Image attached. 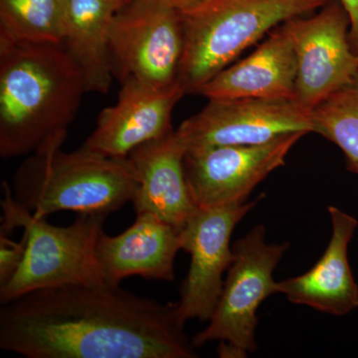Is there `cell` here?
Returning <instances> with one entry per match:
<instances>
[{
  "mask_svg": "<svg viewBox=\"0 0 358 358\" xmlns=\"http://www.w3.org/2000/svg\"><path fill=\"white\" fill-rule=\"evenodd\" d=\"M0 348L27 358H194L178 303L107 282L33 291L1 305Z\"/></svg>",
  "mask_w": 358,
  "mask_h": 358,
  "instance_id": "1",
  "label": "cell"
},
{
  "mask_svg": "<svg viewBox=\"0 0 358 358\" xmlns=\"http://www.w3.org/2000/svg\"><path fill=\"white\" fill-rule=\"evenodd\" d=\"M266 228L257 225L232 246L222 293L208 326L192 338L195 348L220 341L219 355L244 357L257 350V310L266 299L278 294L273 274L289 249L288 242L268 244Z\"/></svg>",
  "mask_w": 358,
  "mask_h": 358,
  "instance_id": "6",
  "label": "cell"
},
{
  "mask_svg": "<svg viewBox=\"0 0 358 358\" xmlns=\"http://www.w3.org/2000/svg\"><path fill=\"white\" fill-rule=\"evenodd\" d=\"M185 95L179 83L155 89L124 82L117 102L99 115L96 128L83 148L105 157L127 159L136 148L173 131V110Z\"/></svg>",
  "mask_w": 358,
  "mask_h": 358,
  "instance_id": "12",
  "label": "cell"
},
{
  "mask_svg": "<svg viewBox=\"0 0 358 358\" xmlns=\"http://www.w3.org/2000/svg\"><path fill=\"white\" fill-rule=\"evenodd\" d=\"M169 6L174 7L179 13L185 15L199 10L213 0H159Z\"/></svg>",
  "mask_w": 358,
  "mask_h": 358,
  "instance_id": "22",
  "label": "cell"
},
{
  "mask_svg": "<svg viewBox=\"0 0 358 358\" xmlns=\"http://www.w3.org/2000/svg\"><path fill=\"white\" fill-rule=\"evenodd\" d=\"M350 26L339 0H331L310 17L299 16L282 23L296 52L294 99L306 109L313 110L358 74Z\"/></svg>",
  "mask_w": 358,
  "mask_h": 358,
  "instance_id": "8",
  "label": "cell"
},
{
  "mask_svg": "<svg viewBox=\"0 0 358 358\" xmlns=\"http://www.w3.org/2000/svg\"><path fill=\"white\" fill-rule=\"evenodd\" d=\"M127 0H66L62 45L83 75L87 92L106 94L114 75L109 54L110 23Z\"/></svg>",
  "mask_w": 358,
  "mask_h": 358,
  "instance_id": "17",
  "label": "cell"
},
{
  "mask_svg": "<svg viewBox=\"0 0 358 358\" xmlns=\"http://www.w3.org/2000/svg\"><path fill=\"white\" fill-rule=\"evenodd\" d=\"M27 240L23 234L20 242L13 241L3 231L0 232V288L6 286L20 268L26 253Z\"/></svg>",
  "mask_w": 358,
  "mask_h": 358,
  "instance_id": "20",
  "label": "cell"
},
{
  "mask_svg": "<svg viewBox=\"0 0 358 358\" xmlns=\"http://www.w3.org/2000/svg\"><path fill=\"white\" fill-rule=\"evenodd\" d=\"M331 0H213L182 14L185 50L178 83L199 94L252 45L292 18L319 10Z\"/></svg>",
  "mask_w": 358,
  "mask_h": 358,
  "instance_id": "5",
  "label": "cell"
},
{
  "mask_svg": "<svg viewBox=\"0 0 358 358\" xmlns=\"http://www.w3.org/2000/svg\"><path fill=\"white\" fill-rule=\"evenodd\" d=\"M185 50L182 14L159 0H127L109 33L113 75L155 89L178 83Z\"/></svg>",
  "mask_w": 358,
  "mask_h": 358,
  "instance_id": "7",
  "label": "cell"
},
{
  "mask_svg": "<svg viewBox=\"0 0 358 358\" xmlns=\"http://www.w3.org/2000/svg\"><path fill=\"white\" fill-rule=\"evenodd\" d=\"M61 148H42L17 169L10 189L20 206L45 218L60 211L110 214L133 202L138 178L128 157Z\"/></svg>",
  "mask_w": 358,
  "mask_h": 358,
  "instance_id": "3",
  "label": "cell"
},
{
  "mask_svg": "<svg viewBox=\"0 0 358 358\" xmlns=\"http://www.w3.org/2000/svg\"><path fill=\"white\" fill-rule=\"evenodd\" d=\"M261 199L252 202L197 207L180 230L181 247L192 258L178 303L186 322L211 319L223 289V275L233 262V231Z\"/></svg>",
  "mask_w": 358,
  "mask_h": 358,
  "instance_id": "11",
  "label": "cell"
},
{
  "mask_svg": "<svg viewBox=\"0 0 358 358\" xmlns=\"http://www.w3.org/2000/svg\"><path fill=\"white\" fill-rule=\"evenodd\" d=\"M179 250H182L180 230L154 214L138 212L133 225L122 234H101L96 260L107 284L120 285L133 275L171 282Z\"/></svg>",
  "mask_w": 358,
  "mask_h": 358,
  "instance_id": "13",
  "label": "cell"
},
{
  "mask_svg": "<svg viewBox=\"0 0 358 358\" xmlns=\"http://www.w3.org/2000/svg\"><path fill=\"white\" fill-rule=\"evenodd\" d=\"M294 133H313L312 110L294 99H218L176 129L186 150L256 145Z\"/></svg>",
  "mask_w": 358,
  "mask_h": 358,
  "instance_id": "9",
  "label": "cell"
},
{
  "mask_svg": "<svg viewBox=\"0 0 358 358\" xmlns=\"http://www.w3.org/2000/svg\"><path fill=\"white\" fill-rule=\"evenodd\" d=\"M66 0H0V44H62Z\"/></svg>",
  "mask_w": 358,
  "mask_h": 358,
  "instance_id": "18",
  "label": "cell"
},
{
  "mask_svg": "<svg viewBox=\"0 0 358 358\" xmlns=\"http://www.w3.org/2000/svg\"><path fill=\"white\" fill-rule=\"evenodd\" d=\"M2 190L1 231L8 234L21 228L27 246L20 268L0 288L1 305L37 289L105 282L96 260V245L109 214L79 213L69 226L52 225L20 206L7 181Z\"/></svg>",
  "mask_w": 358,
  "mask_h": 358,
  "instance_id": "4",
  "label": "cell"
},
{
  "mask_svg": "<svg viewBox=\"0 0 358 358\" xmlns=\"http://www.w3.org/2000/svg\"><path fill=\"white\" fill-rule=\"evenodd\" d=\"M62 44H0V155L63 145L86 93Z\"/></svg>",
  "mask_w": 358,
  "mask_h": 358,
  "instance_id": "2",
  "label": "cell"
},
{
  "mask_svg": "<svg viewBox=\"0 0 358 358\" xmlns=\"http://www.w3.org/2000/svg\"><path fill=\"white\" fill-rule=\"evenodd\" d=\"M305 133L285 134L256 145H223L186 150L185 171L197 207L247 201L256 186L284 166Z\"/></svg>",
  "mask_w": 358,
  "mask_h": 358,
  "instance_id": "10",
  "label": "cell"
},
{
  "mask_svg": "<svg viewBox=\"0 0 358 358\" xmlns=\"http://www.w3.org/2000/svg\"><path fill=\"white\" fill-rule=\"evenodd\" d=\"M185 154V143L173 129L129 155L138 178L133 199L136 213L148 212L182 229L197 209L186 181Z\"/></svg>",
  "mask_w": 358,
  "mask_h": 358,
  "instance_id": "14",
  "label": "cell"
},
{
  "mask_svg": "<svg viewBox=\"0 0 358 358\" xmlns=\"http://www.w3.org/2000/svg\"><path fill=\"white\" fill-rule=\"evenodd\" d=\"M313 133L341 148L346 166L358 176V74L312 110Z\"/></svg>",
  "mask_w": 358,
  "mask_h": 358,
  "instance_id": "19",
  "label": "cell"
},
{
  "mask_svg": "<svg viewBox=\"0 0 358 358\" xmlns=\"http://www.w3.org/2000/svg\"><path fill=\"white\" fill-rule=\"evenodd\" d=\"M345 7L348 18H350V47L353 53L358 57V0H339Z\"/></svg>",
  "mask_w": 358,
  "mask_h": 358,
  "instance_id": "21",
  "label": "cell"
},
{
  "mask_svg": "<svg viewBox=\"0 0 358 358\" xmlns=\"http://www.w3.org/2000/svg\"><path fill=\"white\" fill-rule=\"evenodd\" d=\"M296 79V52L280 25L253 53L219 72L199 94L207 100L294 99Z\"/></svg>",
  "mask_w": 358,
  "mask_h": 358,
  "instance_id": "16",
  "label": "cell"
},
{
  "mask_svg": "<svg viewBox=\"0 0 358 358\" xmlns=\"http://www.w3.org/2000/svg\"><path fill=\"white\" fill-rule=\"evenodd\" d=\"M327 210L333 231L324 255L305 274L278 282V294L296 305L341 317L358 308V285L348 261V245L358 221L338 207Z\"/></svg>",
  "mask_w": 358,
  "mask_h": 358,
  "instance_id": "15",
  "label": "cell"
}]
</instances>
